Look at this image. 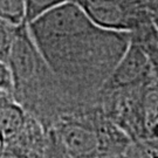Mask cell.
I'll return each instance as SVG.
<instances>
[{"label":"cell","mask_w":158,"mask_h":158,"mask_svg":"<svg viewBox=\"0 0 158 158\" xmlns=\"http://www.w3.org/2000/svg\"><path fill=\"white\" fill-rule=\"evenodd\" d=\"M27 26L44 61L54 68L74 64L87 55L85 51H96L125 34L98 28L70 0L47 10Z\"/></svg>","instance_id":"6da1fadb"},{"label":"cell","mask_w":158,"mask_h":158,"mask_svg":"<svg viewBox=\"0 0 158 158\" xmlns=\"http://www.w3.org/2000/svg\"><path fill=\"white\" fill-rule=\"evenodd\" d=\"M98 28L130 33L144 26V0H70Z\"/></svg>","instance_id":"7a4b0ae2"},{"label":"cell","mask_w":158,"mask_h":158,"mask_svg":"<svg viewBox=\"0 0 158 158\" xmlns=\"http://www.w3.org/2000/svg\"><path fill=\"white\" fill-rule=\"evenodd\" d=\"M41 60L44 59L31 36L27 23L17 26L6 61L14 89L27 85L35 77Z\"/></svg>","instance_id":"3957f363"},{"label":"cell","mask_w":158,"mask_h":158,"mask_svg":"<svg viewBox=\"0 0 158 158\" xmlns=\"http://www.w3.org/2000/svg\"><path fill=\"white\" fill-rule=\"evenodd\" d=\"M152 64L145 49L138 42H130L113 72L109 87L127 89L143 83L150 76Z\"/></svg>","instance_id":"277c9868"},{"label":"cell","mask_w":158,"mask_h":158,"mask_svg":"<svg viewBox=\"0 0 158 158\" xmlns=\"http://www.w3.org/2000/svg\"><path fill=\"white\" fill-rule=\"evenodd\" d=\"M60 145L72 158H91L102 148L101 135L79 122H66L57 130Z\"/></svg>","instance_id":"5b68a950"},{"label":"cell","mask_w":158,"mask_h":158,"mask_svg":"<svg viewBox=\"0 0 158 158\" xmlns=\"http://www.w3.org/2000/svg\"><path fill=\"white\" fill-rule=\"evenodd\" d=\"M45 148L41 127L27 117L17 137L0 144V158H44Z\"/></svg>","instance_id":"8992f818"},{"label":"cell","mask_w":158,"mask_h":158,"mask_svg":"<svg viewBox=\"0 0 158 158\" xmlns=\"http://www.w3.org/2000/svg\"><path fill=\"white\" fill-rule=\"evenodd\" d=\"M27 117L23 108L12 98L0 106V144L17 137L23 130Z\"/></svg>","instance_id":"52a82bcc"},{"label":"cell","mask_w":158,"mask_h":158,"mask_svg":"<svg viewBox=\"0 0 158 158\" xmlns=\"http://www.w3.org/2000/svg\"><path fill=\"white\" fill-rule=\"evenodd\" d=\"M0 20L13 27L26 23L23 0H0Z\"/></svg>","instance_id":"ba28073f"},{"label":"cell","mask_w":158,"mask_h":158,"mask_svg":"<svg viewBox=\"0 0 158 158\" xmlns=\"http://www.w3.org/2000/svg\"><path fill=\"white\" fill-rule=\"evenodd\" d=\"M64 1L68 0H23L26 8V23H29L47 10Z\"/></svg>","instance_id":"9c48e42d"},{"label":"cell","mask_w":158,"mask_h":158,"mask_svg":"<svg viewBox=\"0 0 158 158\" xmlns=\"http://www.w3.org/2000/svg\"><path fill=\"white\" fill-rule=\"evenodd\" d=\"M14 29H15V27L0 20V61L5 63L7 61L8 52L11 48Z\"/></svg>","instance_id":"30bf717a"},{"label":"cell","mask_w":158,"mask_h":158,"mask_svg":"<svg viewBox=\"0 0 158 158\" xmlns=\"http://www.w3.org/2000/svg\"><path fill=\"white\" fill-rule=\"evenodd\" d=\"M0 89L10 94L14 89L10 69L7 67V64L2 61H0Z\"/></svg>","instance_id":"8fae6325"}]
</instances>
